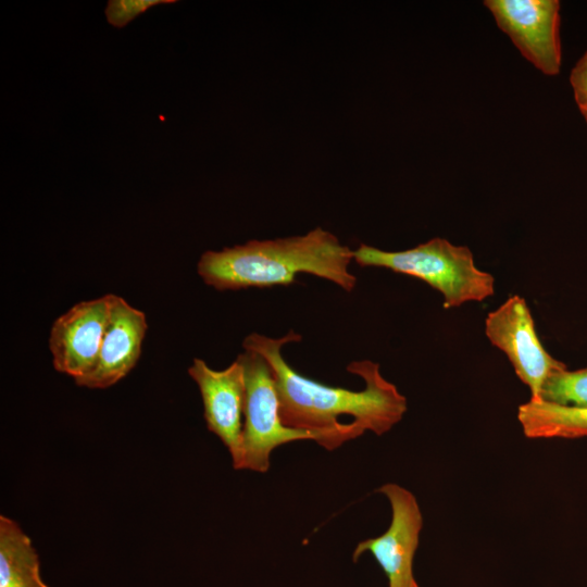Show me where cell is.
I'll list each match as a JSON object with an SVG mask.
<instances>
[{
	"label": "cell",
	"instance_id": "1",
	"mask_svg": "<svg viewBox=\"0 0 587 587\" xmlns=\"http://www.w3.org/2000/svg\"><path fill=\"white\" fill-rule=\"evenodd\" d=\"M301 338L294 330L280 338L253 333L242 342L245 350L268 362L286 426L312 434L319 446L333 451L366 430L382 436L401 421L407 398L382 375L378 363L362 360L347 365L349 373L364 380L362 390L327 386L299 374L283 358V346Z\"/></svg>",
	"mask_w": 587,
	"mask_h": 587
},
{
	"label": "cell",
	"instance_id": "2",
	"mask_svg": "<svg viewBox=\"0 0 587 587\" xmlns=\"http://www.w3.org/2000/svg\"><path fill=\"white\" fill-rule=\"evenodd\" d=\"M352 260L353 250L333 233L316 227L300 236L208 250L200 257L197 272L216 290L288 286L296 283L298 274L308 273L350 292L357 285L349 271Z\"/></svg>",
	"mask_w": 587,
	"mask_h": 587
},
{
	"label": "cell",
	"instance_id": "3",
	"mask_svg": "<svg viewBox=\"0 0 587 587\" xmlns=\"http://www.w3.org/2000/svg\"><path fill=\"white\" fill-rule=\"evenodd\" d=\"M353 261L362 267H384L422 279L442 295L445 309L480 302L495 294L494 276L475 265L472 251L444 238L395 252L360 243Z\"/></svg>",
	"mask_w": 587,
	"mask_h": 587
},
{
	"label": "cell",
	"instance_id": "4",
	"mask_svg": "<svg viewBox=\"0 0 587 587\" xmlns=\"http://www.w3.org/2000/svg\"><path fill=\"white\" fill-rule=\"evenodd\" d=\"M245 372V405L241 470L265 473L271 453L282 445L315 440L307 432L286 426L279 413V397L268 362L252 350L237 357Z\"/></svg>",
	"mask_w": 587,
	"mask_h": 587
},
{
	"label": "cell",
	"instance_id": "5",
	"mask_svg": "<svg viewBox=\"0 0 587 587\" xmlns=\"http://www.w3.org/2000/svg\"><path fill=\"white\" fill-rule=\"evenodd\" d=\"M485 334L503 351L519 378L529 388L530 399L538 400L546 378L566 365L553 359L544 348L524 298L514 295L488 313Z\"/></svg>",
	"mask_w": 587,
	"mask_h": 587
},
{
	"label": "cell",
	"instance_id": "6",
	"mask_svg": "<svg viewBox=\"0 0 587 587\" xmlns=\"http://www.w3.org/2000/svg\"><path fill=\"white\" fill-rule=\"evenodd\" d=\"M377 491L390 503V525L383 535L360 541L352 560L357 562L370 552L387 576L388 587H413V560L423 526L420 505L415 496L400 485L388 483Z\"/></svg>",
	"mask_w": 587,
	"mask_h": 587
},
{
	"label": "cell",
	"instance_id": "7",
	"mask_svg": "<svg viewBox=\"0 0 587 587\" xmlns=\"http://www.w3.org/2000/svg\"><path fill=\"white\" fill-rule=\"evenodd\" d=\"M486 8L520 52L546 75L561 67L558 0H487Z\"/></svg>",
	"mask_w": 587,
	"mask_h": 587
},
{
	"label": "cell",
	"instance_id": "8",
	"mask_svg": "<svg viewBox=\"0 0 587 587\" xmlns=\"http://www.w3.org/2000/svg\"><path fill=\"white\" fill-rule=\"evenodd\" d=\"M188 374L199 387L208 429L225 445L234 469L241 470L246 394L242 363L237 358L226 369L216 371L196 358Z\"/></svg>",
	"mask_w": 587,
	"mask_h": 587
},
{
	"label": "cell",
	"instance_id": "9",
	"mask_svg": "<svg viewBox=\"0 0 587 587\" xmlns=\"http://www.w3.org/2000/svg\"><path fill=\"white\" fill-rule=\"evenodd\" d=\"M112 294L80 301L59 316L49 335V349L55 371L74 380L96 365L110 317Z\"/></svg>",
	"mask_w": 587,
	"mask_h": 587
},
{
	"label": "cell",
	"instance_id": "10",
	"mask_svg": "<svg viewBox=\"0 0 587 587\" xmlns=\"http://www.w3.org/2000/svg\"><path fill=\"white\" fill-rule=\"evenodd\" d=\"M142 311L112 294L110 317L95 367L76 385L104 389L124 378L137 364L147 332Z\"/></svg>",
	"mask_w": 587,
	"mask_h": 587
},
{
	"label": "cell",
	"instance_id": "11",
	"mask_svg": "<svg viewBox=\"0 0 587 587\" xmlns=\"http://www.w3.org/2000/svg\"><path fill=\"white\" fill-rule=\"evenodd\" d=\"M0 587H49L30 538L4 515L0 516Z\"/></svg>",
	"mask_w": 587,
	"mask_h": 587
},
{
	"label": "cell",
	"instance_id": "12",
	"mask_svg": "<svg viewBox=\"0 0 587 587\" xmlns=\"http://www.w3.org/2000/svg\"><path fill=\"white\" fill-rule=\"evenodd\" d=\"M517 420L528 438L587 436V408L562 407L529 399L519 407Z\"/></svg>",
	"mask_w": 587,
	"mask_h": 587
},
{
	"label": "cell",
	"instance_id": "13",
	"mask_svg": "<svg viewBox=\"0 0 587 587\" xmlns=\"http://www.w3.org/2000/svg\"><path fill=\"white\" fill-rule=\"evenodd\" d=\"M533 400V399H532ZM573 408H587V369L552 372L544 382L539 399Z\"/></svg>",
	"mask_w": 587,
	"mask_h": 587
},
{
	"label": "cell",
	"instance_id": "14",
	"mask_svg": "<svg viewBox=\"0 0 587 587\" xmlns=\"http://www.w3.org/2000/svg\"><path fill=\"white\" fill-rule=\"evenodd\" d=\"M175 0H110L105 8L109 24L122 28L138 15L158 4L174 3Z\"/></svg>",
	"mask_w": 587,
	"mask_h": 587
},
{
	"label": "cell",
	"instance_id": "15",
	"mask_svg": "<svg viewBox=\"0 0 587 587\" xmlns=\"http://www.w3.org/2000/svg\"><path fill=\"white\" fill-rule=\"evenodd\" d=\"M570 82L578 108L587 109V51L572 68Z\"/></svg>",
	"mask_w": 587,
	"mask_h": 587
},
{
	"label": "cell",
	"instance_id": "16",
	"mask_svg": "<svg viewBox=\"0 0 587 587\" xmlns=\"http://www.w3.org/2000/svg\"><path fill=\"white\" fill-rule=\"evenodd\" d=\"M580 113L583 114L585 121L587 122V109H579Z\"/></svg>",
	"mask_w": 587,
	"mask_h": 587
},
{
	"label": "cell",
	"instance_id": "17",
	"mask_svg": "<svg viewBox=\"0 0 587 587\" xmlns=\"http://www.w3.org/2000/svg\"><path fill=\"white\" fill-rule=\"evenodd\" d=\"M413 587H420L417 584H415Z\"/></svg>",
	"mask_w": 587,
	"mask_h": 587
}]
</instances>
